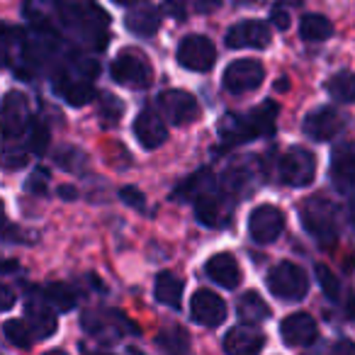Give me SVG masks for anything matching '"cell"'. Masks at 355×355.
I'll use <instances>...</instances> for the list:
<instances>
[{"mask_svg":"<svg viewBox=\"0 0 355 355\" xmlns=\"http://www.w3.org/2000/svg\"><path fill=\"white\" fill-rule=\"evenodd\" d=\"M302 224L309 234H314L321 243H329L338 234V209L336 205H331V200L321 198H309L304 200V205L300 207Z\"/></svg>","mask_w":355,"mask_h":355,"instance_id":"obj_1","label":"cell"},{"mask_svg":"<svg viewBox=\"0 0 355 355\" xmlns=\"http://www.w3.org/2000/svg\"><path fill=\"white\" fill-rule=\"evenodd\" d=\"M268 290L282 302H302L309 292V277L300 266L282 261L268 272Z\"/></svg>","mask_w":355,"mask_h":355,"instance_id":"obj_2","label":"cell"},{"mask_svg":"<svg viewBox=\"0 0 355 355\" xmlns=\"http://www.w3.org/2000/svg\"><path fill=\"white\" fill-rule=\"evenodd\" d=\"M112 78L119 85L132 90L148 88V83L153 80V71L148 59L139 49H122L112 61Z\"/></svg>","mask_w":355,"mask_h":355,"instance_id":"obj_3","label":"cell"},{"mask_svg":"<svg viewBox=\"0 0 355 355\" xmlns=\"http://www.w3.org/2000/svg\"><path fill=\"white\" fill-rule=\"evenodd\" d=\"M277 175L282 185L290 188H306L316 178V156L306 148H290L277 163Z\"/></svg>","mask_w":355,"mask_h":355,"instance_id":"obj_4","label":"cell"},{"mask_svg":"<svg viewBox=\"0 0 355 355\" xmlns=\"http://www.w3.org/2000/svg\"><path fill=\"white\" fill-rule=\"evenodd\" d=\"M266 78V69L258 59H236L224 69L222 73V85L227 93L232 95H243L256 90Z\"/></svg>","mask_w":355,"mask_h":355,"instance_id":"obj_5","label":"cell"},{"mask_svg":"<svg viewBox=\"0 0 355 355\" xmlns=\"http://www.w3.org/2000/svg\"><path fill=\"white\" fill-rule=\"evenodd\" d=\"M83 329L103 343H114L127 331H134V326L114 309H90L83 314Z\"/></svg>","mask_w":355,"mask_h":355,"instance_id":"obj_6","label":"cell"},{"mask_svg":"<svg viewBox=\"0 0 355 355\" xmlns=\"http://www.w3.org/2000/svg\"><path fill=\"white\" fill-rule=\"evenodd\" d=\"M178 64L188 71H195V73H205L214 66V59H217V49H214L212 40L202 35H188L180 40L178 44Z\"/></svg>","mask_w":355,"mask_h":355,"instance_id":"obj_7","label":"cell"},{"mask_svg":"<svg viewBox=\"0 0 355 355\" xmlns=\"http://www.w3.org/2000/svg\"><path fill=\"white\" fill-rule=\"evenodd\" d=\"M158 107L168 117V122H173L175 127H185V124L200 119V114H202L195 95L185 93V90H163L158 95Z\"/></svg>","mask_w":355,"mask_h":355,"instance_id":"obj_8","label":"cell"},{"mask_svg":"<svg viewBox=\"0 0 355 355\" xmlns=\"http://www.w3.org/2000/svg\"><path fill=\"white\" fill-rule=\"evenodd\" d=\"M345 124H348V117L336 107H319L306 114L302 129L311 141H331L343 132Z\"/></svg>","mask_w":355,"mask_h":355,"instance_id":"obj_9","label":"cell"},{"mask_svg":"<svg viewBox=\"0 0 355 355\" xmlns=\"http://www.w3.org/2000/svg\"><path fill=\"white\" fill-rule=\"evenodd\" d=\"M285 229V214L280 212L272 205H261L251 212L248 217V234L256 243L261 246H268V243L277 241Z\"/></svg>","mask_w":355,"mask_h":355,"instance_id":"obj_10","label":"cell"},{"mask_svg":"<svg viewBox=\"0 0 355 355\" xmlns=\"http://www.w3.org/2000/svg\"><path fill=\"white\" fill-rule=\"evenodd\" d=\"M190 316L205 329H217L227 319V304L212 290H198L190 300Z\"/></svg>","mask_w":355,"mask_h":355,"instance_id":"obj_11","label":"cell"},{"mask_svg":"<svg viewBox=\"0 0 355 355\" xmlns=\"http://www.w3.org/2000/svg\"><path fill=\"white\" fill-rule=\"evenodd\" d=\"M229 49H266L270 44V27L261 20H241L227 32Z\"/></svg>","mask_w":355,"mask_h":355,"instance_id":"obj_12","label":"cell"},{"mask_svg":"<svg viewBox=\"0 0 355 355\" xmlns=\"http://www.w3.org/2000/svg\"><path fill=\"white\" fill-rule=\"evenodd\" d=\"M280 336L287 345H292V348H306V345L316 343V338H319V326H316V321L311 314L295 311V314L282 319Z\"/></svg>","mask_w":355,"mask_h":355,"instance_id":"obj_13","label":"cell"},{"mask_svg":"<svg viewBox=\"0 0 355 355\" xmlns=\"http://www.w3.org/2000/svg\"><path fill=\"white\" fill-rule=\"evenodd\" d=\"M329 175L340 193H350L355 188V144H338L331 156Z\"/></svg>","mask_w":355,"mask_h":355,"instance_id":"obj_14","label":"cell"},{"mask_svg":"<svg viewBox=\"0 0 355 355\" xmlns=\"http://www.w3.org/2000/svg\"><path fill=\"white\" fill-rule=\"evenodd\" d=\"M30 105L22 93H8L3 100V134L6 139L20 137L22 132L30 129Z\"/></svg>","mask_w":355,"mask_h":355,"instance_id":"obj_15","label":"cell"},{"mask_svg":"<svg viewBox=\"0 0 355 355\" xmlns=\"http://www.w3.org/2000/svg\"><path fill=\"white\" fill-rule=\"evenodd\" d=\"M134 137H137V141L141 144L144 148H148V151H153V148L163 146L168 139V129L166 124H163V119L158 117L153 110H141V112L137 114V119H134Z\"/></svg>","mask_w":355,"mask_h":355,"instance_id":"obj_16","label":"cell"},{"mask_svg":"<svg viewBox=\"0 0 355 355\" xmlns=\"http://www.w3.org/2000/svg\"><path fill=\"white\" fill-rule=\"evenodd\" d=\"M222 345L229 355H253L258 350H263L266 336H263V331L253 329V324L234 326V329L227 331Z\"/></svg>","mask_w":355,"mask_h":355,"instance_id":"obj_17","label":"cell"},{"mask_svg":"<svg viewBox=\"0 0 355 355\" xmlns=\"http://www.w3.org/2000/svg\"><path fill=\"white\" fill-rule=\"evenodd\" d=\"M205 272H207L209 280L227 287V290H234V287H239V282H241V266H239L236 256L227 251L214 253V256L205 263Z\"/></svg>","mask_w":355,"mask_h":355,"instance_id":"obj_18","label":"cell"},{"mask_svg":"<svg viewBox=\"0 0 355 355\" xmlns=\"http://www.w3.org/2000/svg\"><path fill=\"white\" fill-rule=\"evenodd\" d=\"M27 321H30L37 338H49V336L56 331L54 306L46 302L44 295L30 297V300H27Z\"/></svg>","mask_w":355,"mask_h":355,"instance_id":"obj_19","label":"cell"},{"mask_svg":"<svg viewBox=\"0 0 355 355\" xmlns=\"http://www.w3.org/2000/svg\"><path fill=\"white\" fill-rule=\"evenodd\" d=\"M124 25L137 37H153L158 32V25H161V15H158L156 6H151V3H141V6L134 3L132 10L124 17Z\"/></svg>","mask_w":355,"mask_h":355,"instance_id":"obj_20","label":"cell"},{"mask_svg":"<svg viewBox=\"0 0 355 355\" xmlns=\"http://www.w3.org/2000/svg\"><path fill=\"white\" fill-rule=\"evenodd\" d=\"M183 290H185L183 277H178L175 272H168V270L158 272L156 282H153V297H156V302H161L163 306H171V309H180Z\"/></svg>","mask_w":355,"mask_h":355,"instance_id":"obj_21","label":"cell"},{"mask_svg":"<svg viewBox=\"0 0 355 355\" xmlns=\"http://www.w3.org/2000/svg\"><path fill=\"white\" fill-rule=\"evenodd\" d=\"M236 314L243 324H261L270 316V306L258 292H243L236 302Z\"/></svg>","mask_w":355,"mask_h":355,"instance_id":"obj_22","label":"cell"},{"mask_svg":"<svg viewBox=\"0 0 355 355\" xmlns=\"http://www.w3.org/2000/svg\"><path fill=\"white\" fill-rule=\"evenodd\" d=\"M219 137L227 146L232 144H243L248 139H253V127L248 122V114L246 117H239V114H224L222 122H219Z\"/></svg>","mask_w":355,"mask_h":355,"instance_id":"obj_23","label":"cell"},{"mask_svg":"<svg viewBox=\"0 0 355 355\" xmlns=\"http://www.w3.org/2000/svg\"><path fill=\"white\" fill-rule=\"evenodd\" d=\"M277 112H280V107H277V103H272V100H263L253 112H248V122H251V127H253V134H256V137H268V134L275 132Z\"/></svg>","mask_w":355,"mask_h":355,"instance_id":"obj_24","label":"cell"},{"mask_svg":"<svg viewBox=\"0 0 355 355\" xmlns=\"http://www.w3.org/2000/svg\"><path fill=\"white\" fill-rule=\"evenodd\" d=\"M334 35V25L329 22V17L311 12L300 20V37L304 42H324Z\"/></svg>","mask_w":355,"mask_h":355,"instance_id":"obj_25","label":"cell"},{"mask_svg":"<svg viewBox=\"0 0 355 355\" xmlns=\"http://www.w3.org/2000/svg\"><path fill=\"white\" fill-rule=\"evenodd\" d=\"M61 95H64V100L69 105H73V107H83V105H88L90 100L95 98V88L93 83H90V78H69L64 80V85H61Z\"/></svg>","mask_w":355,"mask_h":355,"instance_id":"obj_26","label":"cell"},{"mask_svg":"<svg viewBox=\"0 0 355 355\" xmlns=\"http://www.w3.org/2000/svg\"><path fill=\"white\" fill-rule=\"evenodd\" d=\"M326 90L336 103H355V73L340 71L326 80Z\"/></svg>","mask_w":355,"mask_h":355,"instance_id":"obj_27","label":"cell"},{"mask_svg":"<svg viewBox=\"0 0 355 355\" xmlns=\"http://www.w3.org/2000/svg\"><path fill=\"white\" fill-rule=\"evenodd\" d=\"M251 185V171L246 163H234L224 171L222 175V190L229 195H239Z\"/></svg>","mask_w":355,"mask_h":355,"instance_id":"obj_28","label":"cell"},{"mask_svg":"<svg viewBox=\"0 0 355 355\" xmlns=\"http://www.w3.org/2000/svg\"><path fill=\"white\" fill-rule=\"evenodd\" d=\"M156 343L161 350H168V353H185L190 350V338L185 334V329L180 326H168L161 334L156 336Z\"/></svg>","mask_w":355,"mask_h":355,"instance_id":"obj_29","label":"cell"},{"mask_svg":"<svg viewBox=\"0 0 355 355\" xmlns=\"http://www.w3.org/2000/svg\"><path fill=\"white\" fill-rule=\"evenodd\" d=\"M3 331H6V338L10 340L12 345L17 348H30L32 345V338H37L35 331H32L30 321H20V319H8L3 324Z\"/></svg>","mask_w":355,"mask_h":355,"instance_id":"obj_30","label":"cell"},{"mask_svg":"<svg viewBox=\"0 0 355 355\" xmlns=\"http://www.w3.org/2000/svg\"><path fill=\"white\" fill-rule=\"evenodd\" d=\"M44 297L56 311H69V309H73V304H76V292L71 290L69 285H61V282L59 285L54 282V285L46 287Z\"/></svg>","mask_w":355,"mask_h":355,"instance_id":"obj_31","label":"cell"},{"mask_svg":"<svg viewBox=\"0 0 355 355\" xmlns=\"http://www.w3.org/2000/svg\"><path fill=\"white\" fill-rule=\"evenodd\" d=\"M27 146H30L32 153L42 156L49 146V129L42 119H32L30 122V129H27Z\"/></svg>","mask_w":355,"mask_h":355,"instance_id":"obj_32","label":"cell"},{"mask_svg":"<svg viewBox=\"0 0 355 355\" xmlns=\"http://www.w3.org/2000/svg\"><path fill=\"white\" fill-rule=\"evenodd\" d=\"M168 6L171 10L175 12L178 17H185L188 10H195V12H209L219 6V0H168Z\"/></svg>","mask_w":355,"mask_h":355,"instance_id":"obj_33","label":"cell"},{"mask_svg":"<svg viewBox=\"0 0 355 355\" xmlns=\"http://www.w3.org/2000/svg\"><path fill=\"white\" fill-rule=\"evenodd\" d=\"M122 114H124V103H122V100L114 98L112 93L100 95V119H103L105 124L117 122Z\"/></svg>","mask_w":355,"mask_h":355,"instance_id":"obj_34","label":"cell"},{"mask_svg":"<svg viewBox=\"0 0 355 355\" xmlns=\"http://www.w3.org/2000/svg\"><path fill=\"white\" fill-rule=\"evenodd\" d=\"M316 277H319L321 290H324V295L329 297L331 302H343V297H340V282H338V277L329 270V268L316 266Z\"/></svg>","mask_w":355,"mask_h":355,"instance_id":"obj_35","label":"cell"},{"mask_svg":"<svg viewBox=\"0 0 355 355\" xmlns=\"http://www.w3.org/2000/svg\"><path fill=\"white\" fill-rule=\"evenodd\" d=\"M56 163H59L64 171L78 173L85 168V153H80L78 148H64V151L56 153Z\"/></svg>","mask_w":355,"mask_h":355,"instance_id":"obj_36","label":"cell"},{"mask_svg":"<svg viewBox=\"0 0 355 355\" xmlns=\"http://www.w3.org/2000/svg\"><path fill=\"white\" fill-rule=\"evenodd\" d=\"M119 198H122V202L129 205L132 209H139V212H144V209H146V198H144L141 190L122 188V190H119Z\"/></svg>","mask_w":355,"mask_h":355,"instance_id":"obj_37","label":"cell"},{"mask_svg":"<svg viewBox=\"0 0 355 355\" xmlns=\"http://www.w3.org/2000/svg\"><path fill=\"white\" fill-rule=\"evenodd\" d=\"M46 180H49V173L46 171H35L27 180V190L35 195H44L46 190Z\"/></svg>","mask_w":355,"mask_h":355,"instance_id":"obj_38","label":"cell"},{"mask_svg":"<svg viewBox=\"0 0 355 355\" xmlns=\"http://www.w3.org/2000/svg\"><path fill=\"white\" fill-rule=\"evenodd\" d=\"M270 22L277 27V30H287V27H290V15H287L285 8L275 6V8L270 10Z\"/></svg>","mask_w":355,"mask_h":355,"instance_id":"obj_39","label":"cell"},{"mask_svg":"<svg viewBox=\"0 0 355 355\" xmlns=\"http://www.w3.org/2000/svg\"><path fill=\"white\" fill-rule=\"evenodd\" d=\"M15 297H12V290L10 287H3V309H10Z\"/></svg>","mask_w":355,"mask_h":355,"instance_id":"obj_40","label":"cell"},{"mask_svg":"<svg viewBox=\"0 0 355 355\" xmlns=\"http://www.w3.org/2000/svg\"><path fill=\"white\" fill-rule=\"evenodd\" d=\"M59 195H61V198H66V200H76V198H78V193H76L73 188H66V185H64V188H59Z\"/></svg>","mask_w":355,"mask_h":355,"instance_id":"obj_41","label":"cell"},{"mask_svg":"<svg viewBox=\"0 0 355 355\" xmlns=\"http://www.w3.org/2000/svg\"><path fill=\"white\" fill-rule=\"evenodd\" d=\"M334 350H348V353H355V343H350V340H340V343L334 345Z\"/></svg>","mask_w":355,"mask_h":355,"instance_id":"obj_42","label":"cell"},{"mask_svg":"<svg viewBox=\"0 0 355 355\" xmlns=\"http://www.w3.org/2000/svg\"><path fill=\"white\" fill-rule=\"evenodd\" d=\"M112 3H119V6H134L137 0H112Z\"/></svg>","mask_w":355,"mask_h":355,"instance_id":"obj_43","label":"cell"}]
</instances>
